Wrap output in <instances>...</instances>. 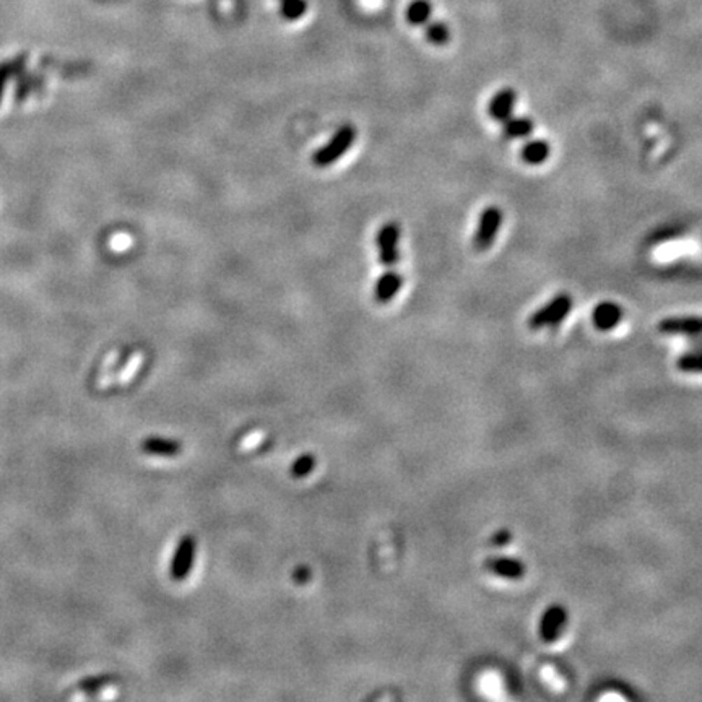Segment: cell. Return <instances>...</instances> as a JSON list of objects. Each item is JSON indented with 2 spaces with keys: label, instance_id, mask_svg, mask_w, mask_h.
<instances>
[{
  "label": "cell",
  "instance_id": "1",
  "mask_svg": "<svg viewBox=\"0 0 702 702\" xmlns=\"http://www.w3.org/2000/svg\"><path fill=\"white\" fill-rule=\"evenodd\" d=\"M400 226L395 221L382 225L376 234V247L379 260L384 267L382 275L376 280L374 301L379 304H388L402 290L403 276L397 270L400 260Z\"/></svg>",
  "mask_w": 702,
  "mask_h": 702
},
{
  "label": "cell",
  "instance_id": "2",
  "mask_svg": "<svg viewBox=\"0 0 702 702\" xmlns=\"http://www.w3.org/2000/svg\"><path fill=\"white\" fill-rule=\"evenodd\" d=\"M356 137L358 132L355 125L351 124L342 125V127L337 129L335 134L328 139L325 145H322L319 150L314 151V155H312V164L321 169L335 164L337 161H340L343 156L353 148Z\"/></svg>",
  "mask_w": 702,
  "mask_h": 702
},
{
  "label": "cell",
  "instance_id": "3",
  "mask_svg": "<svg viewBox=\"0 0 702 702\" xmlns=\"http://www.w3.org/2000/svg\"><path fill=\"white\" fill-rule=\"evenodd\" d=\"M573 309V297L568 293H559L552 301L540 307L528 317V328L532 330H542L545 327H554L569 316Z\"/></svg>",
  "mask_w": 702,
  "mask_h": 702
},
{
  "label": "cell",
  "instance_id": "4",
  "mask_svg": "<svg viewBox=\"0 0 702 702\" xmlns=\"http://www.w3.org/2000/svg\"><path fill=\"white\" fill-rule=\"evenodd\" d=\"M503 210L496 205H489L479 213L478 226L473 236V246L477 251H488L496 241L503 225Z\"/></svg>",
  "mask_w": 702,
  "mask_h": 702
},
{
  "label": "cell",
  "instance_id": "5",
  "mask_svg": "<svg viewBox=\"0 0 702 702\" xmlns=\"http://www.w3.org/2000/svg\"><path fill=\"white\" fill-rule=\"evenodd\" d=\"M566 623H568L566 608L563 605H552V607L545 610L542 619H540V638L547 644L554 643L563 634Z\"/></svg>",
  "mask_w": 702,
  "mask_h": 702
},
{
  "label": "cell",
  "instance_id": "6",
  "mask_svg": "<svg viewBox=\"0 0 702 702\" xmlns=\"http://www.w3.org/2000/svg\"><path fill=\"white\" fill-rule=\"evenodd\" d=\"M659 332L665 335H702V316H676L666 317L659 322Z\"/></svg>",
  "mask_w": 702,
  "mask_h": 702
},
{
  "label": "cell",
  "instance_id": "7",
  "mask_svg": "<svg viewBox=\"0 0 702 702\" xmlns=\"http://www.w3.org/2000/svg\"><path fill=\"white\" fill-rule=\"evenodd\" d=\"M195 540L190 535H185L179 540L178 549H176L173 563H171V577L174 580H183L189 575L192 563H194Z\"/></svg>",
  "mask_w": 702,
  "mask_h": 702
},
{
  "label": "cell",
  "instance_id": "8",
  "mask_svg": "<svg viewBox=\"0 0 702 702\" xmlns=\"http://www.w3.org/2000/svg\"><path fill=\"white\" fill-rule=\"evenodd\" d=\"M484 568L491 574L503 579L517 580L525 575V564L520 559L511 556H489L484 561Z\"/></svg>",
  "mask_w": 702,
  "mask_h": 702
},
{
  "label": "cell",
  "instance_id": "9",
  "mask_svg": "<svg viewBox=\"0 0 702 702\" xmlns=\"http://www.w3.org/2000/svg\"><path fill=\"white\" fill-rule=\"evenodd\" d=\"M515 101H517V93L514 88H503L493 96L488 104L489 118L496 122H504L507 118H511Z\"/></svg>",
  "mask_w": 702,
  "mask_h": 702
},
{
  "label": "cell",
  "instance_id": "10",
  "mask_svg": "<svg viewBox=\"0 0 702 702\" xmlns=\"http://www.w3.org/2000/svg\"><path fill=\"white\" fill-rule=\"evenodd\" d=\"M621 319H623V309H621L616 302L611 301L600 302V304L595 306V309L592 312L594 325L602 332L615 328L619 324Z\"/></svg>",
  "mask_w": 702,
  "mask_h": 702
},
{
  "label": "cell",
  "instance_id": "11",
  "mask_svg": "<svg viewBox=\"0 0 702 702\" xmlns=\"http://www.w3.org/2000/svg\"><path fill=\"white\" fill-rule=\"evenodd\" d=\"M141 451L148 456L158 457H176L183 451V446L174 439L166 437H148L141 442Z\"/></svg>",
  "mask_w": 702,
  "mask_h": 702
},
{
  "label": "cell",
  "instance_id": "12",
  "mask_svg": "<svg viewBox=\"0 0 702 702\" xmlns=\"http://www.w3.org/2000/svg\"><path fill=\"white\" fill-rule=\"evenodd\" d=\"M552 153V146L549 141L543 139H535L527 141L520 150V158L527 164H542L549 158Z\"/></svg>",
  "mask_w": 702,
  "mask_h": 702
},
{
  "label": "cell",
  "instance_id": "13",
  "mask_svg": "<svg viewBox=\"0 0 702 702\" xmlns=\"http://www.w3.org/2000/svg\"><path fill=\"white\" fill-rule=\"evenodd\" d=\"M535 130V122L527 115H520V118H507L503 122V135L509 140L525 139L528 137Z\"/></svg>",
  "mask_w": 702,
  "mask_h": 702
},
{
  "label": "cell",
  "instance_id": "14",
  "mask_svg": "<svg viewBox=\"0 0 702 702\" xmlns=\"http://www.w3.org/2000/svg\"><path fill=\"white\" fill-rule=\"evenodd\" d=\"M431 15L433 5L428 0H415L407 10V20L416 27H424L428 22H431Z\"/></svg>",
  "mask_w": 702,
  "mask_h": 702
},
{
  "label": "cell",
  "instance_id": "15",
  "mask_svg": "<svg viewBox=\"0 0 702 702\" xmlns=\"http://www.w3.org/2000/svg\"><path fill=\"white\" fill-rule=\"evenodd\" d=\"M424 33H426L428 41L434 44V46H444V44L449 43L451 39V29L446 23L442 22H428L424 24Z\"/></svg>",
  "mask_w": 702,
  "mask_h": 702
},
{
  "label": "cell",
  "instance_id": "16",
  "mask_svg": "<svg viewBox=\"0 0 702 702\" xmlns=\"http://www.w3.org/2000/svg\"><path fill=\"white\" fill-rule=\"evenodd\" d=\"M676 367L686 374H702V350H693L680 356Z\"/></svg>",
  "mask_w": 702,
  "mask_h": 702
},
{
  "label": "cell",
  "instance_id": "17",
  "mask_svg": "<svg viewBox=\"0 0 702 702\" xmlns=\"http://www.w3.org/2000/svg\"><path fill=\"white\" fill-rule=\"evenodd\" d=\"M306 10H307L306 0H281L280 13L283 18L290 20V22L301 18L302 15L306 13Z\"/></svg>",
  "mask_w": 702,
  "mask_h": 702
},
{
  "label": "cell",
  "instance_id": "18",
  "mask_svg": "<svg viewBox=\"0 0 702 702\" xmlns=\"http://www.w3.org/2000/svg\"><path fill=\"white\" fill-rule=\"evenodd\" d=\"M316 467V457L312 454H304V456L296 458L291 465V477L293 478H304L309 475Z\"/></svg>",
  "mask_w": 702,
  "mask_h": 702
},
{
  "label": "cell",
  "instance_id": "19",
  "mask_svg": "<svg viewBox=\"0 0 702 702\" xmlns=\"http://www.w3.org/2000/svg\"><path fill=\"white\" fill-rule=\"evenodd\" d=\"M511 540H512V533L509 532V530H499V532H496L491 537V545H494V547H498V548H503V547H506L507 543H511Z\"/></svg>",
  "mask_w": 702,
  "mask_h": 702
},
{
  "label": "cell",
  "instance_id": "20",
  "mask_svg": "<svg viewBox=\"0 0 702 702\" xmlns=\"http://www.w3.org/2000/svg\"><path fill=\"white\" fill-rule=\"evenodd\" d=\"M5 80H7V67H0V93L5 87Z\"/></svg>",
  "mask_w": 702,
  "mask_h": 702
}]
</instances>
